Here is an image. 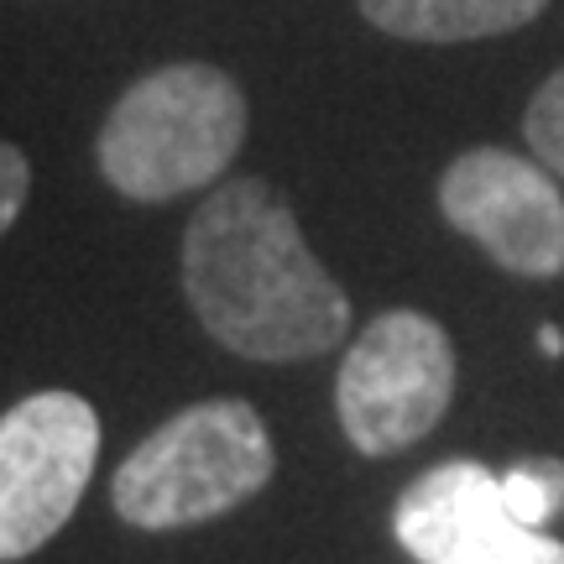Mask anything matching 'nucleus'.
<instances>
[{
	"label": "nucleus",
	"mask_w": 564,
	"mask_h": 564,
	"mask_svg": "<svg viewBox=\"0 0 564 564\" xmlns=\"http://www.w3.org/2000/svg\"><path fill=\"white\" fill-rule=\"evenodd\" d=\"M183 293L199 324L246 361L335 350L350 299L308 251L293 209L262 178H236L183 230Z\"/></svg>",
	"instance_id": "f257e3e1"
},
{
	"label": "nucleus",
	"mask_w": 564,
	"mask_h": 564,
	"mask_svg": "<svg viewBox=\"0 0 564 564\" xmlns=\"http://www.w3.org/2000/svg\"><path fill=\"white\" fill-rule=\"evenodd\" d=\"M246 141L241 84L209 63L137 79L100 131V173L126 199L158 204L209 188Z\"/></svg>",
	"instance_id": "f03ea898"
},
{
	"label": "nucleus",
	"mask_w": 564,
	"mask_h": 564,
	"mask_svg": "<svg viewBox=\"0 0 564 564\" xmlns=\"http://www.w3.org/2000/svg\"><path fill=\"white\" fill-rule=\"evenodd\" d=\"M278 470L262 413L241 398H215L173 413L126 455L110 502L141 533L209 523L251 502Z\"/></svg>",
	"instance_id": "7ed1b4c3"
},
{
	"label": "nucleus",
	"mask_w": 564,
	"mask_h": 564,
	"mask_svg": "<svg viewBox=\"0 0 564 564\" xmlns=\"http://www.w3.org/2000/svg\"><path fill=\"white\" fill-rule=\"evenodd\" d=\"M455 398V345L419 308H392L345 350L335 408L361 455H398L419 444Z\"/></svg>",
	"instance_id": "20e7f679"
},
{
	"label": "nucleus",
	"mask_w": 564,
	"mask_h": 564,
	"mask_svg": "<svg viewBox=\"0 0 564 564\" xmlns=\"http://www.w3.org/2000/svg\"><path fill=\"white\" fill-rule=\"evenodd\" d=\"M100 419L79 392H37L0 419V560H26L79 507Z\"/></svg>",
	"instance_id": "39448f33"
},
{
	"label": "nucleus",
	"mask_w": 564,
	"mask_h": 564,
	"mask_svg": "<svg viewBox=\"0 0 564 564\" xmlns=\"http://www.w3.org/2000/svg\"><path fill=\"white\" fill-rule=\"evenodd\" d=\"M444 220L518 278L564 272V194L544 167L502 147H476L440 178Z\"/></svg>",
	"instance_id": "423d86ee"
},
{
	"label": "nucleus",
	"mask_w": 564,
	"mask_h": 564,
	"mask_svg": "<svg viewBox=\"0 0 564 564\" xmlns=\"http://www.w3.org/2000/svg\"><path fill=\"white\" fill-rule=\"evenodd\" d=\"M392 533L419 564H564L560 539L512 518L502 476L476 460H444L419 476L392 512Z\"/></svg>",
	"instance_id": "0eeeda50"
},
{
	"label": "nucleus",
	"mask_w": 564,
	"mask_h": 564,
	"mask_svg": "<svg viewBox=\"0 0 564 564\" xmlns=\"http://www.w3.org/2000/svg\"><path fill=\"white\" fill-rule=\"evenodd\" d=\"M549 0H361L371 26L408 42H470L518 32Z\"/></svg>",
	"instance_id": "6e6552de"
},
{
	"label": "nucleus",
	"mask_w": 564,
	"mask_h": 564,
	"mask_svg": "<svg viewBox=\"0 0 564 564\" xmlns=\"http://www.w3.org/2000/svg\"><path fill=\"white\" fill-rule=\"evenodd\" d=\"M502 497L512 507V518H523L528 528H549L564 518V460H523L502 476Z\"/></svg>",
	"instance_id": "1a4fd4ad"
},
{
	"label": "nucleus",
	"mask_w": 564,
	"mask_h": 564,
	"mask_svg": "<svg viewBox=\"0 0 564 564\" xmlns=\"http://www.w3.org/2000/svg\"><path fill=\"white\" fill-rule=\"evenodd\" d=\"M523 131H528V147L544 158L549 173L564 178V68L549 74V84L533 95V105H528V116H523Z\"/></svg>",
	"instance_id": "9d476101"
},
{
	"label": "nucleus",
	"mask_w": 564,
	"mask_h": 564,
	"mask_svg": "<svg viewBox=\"0 0 564 564\" xmlns=\"http://www.w3.org/2000/svg\"><path fill=\"white\" fill-rule=\"evenodd\" d=\"M26 188H32V167H26V158H21V147L0 141V236H6L11 220L21 215Z\"/></svg>",
	"instance_id": "9b49d317"
},
{
	"label": "nucleus",
	"mask_w": 564,
	"mask_h": 564,
	"mask_svg": "<svg viewBox=\"0 0 564 564\" xmlns=\"http://www.w3.org/2000/svg\"><path fill=\"white\" fill-rule=\"evenodd\" d=\"M539 350H544V356H564V335L554 329V324H544V329H539Z\"/></svg>",
	"instance_id": "f8f14e48"
}]
</instances>
